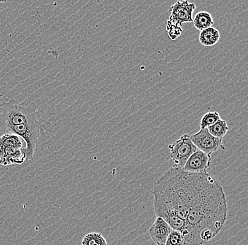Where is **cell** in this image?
I'll use <instances>...</instances> for the list:
<instances>
[{
    "instance_id": "cell-10",
    "label": "cell",
    "mask_w": 248,
    "mask_h": 245,
    "mask_svg": "<svg viewBox=\"0 0 248 245\" xmlns=\"http://www.w3.org/2000/svg\"><path fill=\"white\" fill-rule=\"evenodd\" d=\"M219 39L220 33L215 28H209L201 32L200 34V43L206 47L215 46Z\"/></svg>"
},
{
    "instance_id": "cell-13",
    "label": "cell",
    "mask_w": 248,
    "mask_h": 245,
    "mask_svg": "<svg viewBox=\"0 0 248 245\" xmlns=\"http://www.w3.org/2000/svg\"><path fill=\"white\" fill-rule=\"evenodd\" d=\"M81 245H108L105 237L100 233L97 232H91L87 234L83 240Z\"/></svg>"
},
{
    "instance_id": "cell-1",
    "label": "cell",
    "mask_w": 248,
    "mask_h": 245,
    "mask_svg": "<svg viewBox=\"0 0 248 245\" xmlns=\"http://www.w3.org/2000/svg\"><path fill=\"white\" fill-rule=\"evenodd\" d=\"M228 215V203L220 183L201 173L190 201L182 235L186 245H202L221 232Z\"/></svg>"
},
{
    "instance_id": "cell-5",
    "label": "cell",
    "mask_w": 248,
    "mask_h": 245,
    "mask_svg": "<svg viewBox=\"0 0 248 245\" xmlns=\"http://www.w3.org/2000/svg\"><path fill=\"white\" fill-rule=\"evenodd\" d=\"M168 148L170 150V158L174 163L173 167L182 169L188 158L198 150L192 142L190 135L187 134L181 136L179 139L169 145Z\"/></svg>"
},
{
    "instance_id": "cell-4",
    "label": "cell",
    "mask_w": 248,
    "mask_h": 245,
    "mask_svg": "<svg viewBox=\"0 0 248 245\" xmlns=\"http://www.w3.org/2000/svg\"><path fill=\"white\" fill-rule=\"evenodd\" d=\"M24 141L15 134L0 136V165L9 166L26 163V154L23 147Z\"/></svg>"
},
{
    "instance_id": "cell-3",
    "label": "cell",
    "mask_w": 248,
    "mask_h": 245,
    "mask_svg": "<svg viewBox=\"0 0 248 245\" xmlns=\"http://www.w3.org/2000/svg\"><path fill=\"white\" fill-rule=\"evenodd\" d=\"M43 119L38 107L32 102L18 103L10 100L0 103V136L9 127L35 123Z\"/></svg>"
},
{
    "instance_id": "cell-8",
    "label": "cell",
    "mask_w": 248,
    "mask_h": 245,
    "mask_svg": "<svg viewBox=\"0 0 248 245\" xmlns=\"http://www.w3.org/2000/svg\"><path fill=\"white\" fill-rule=\"evenodd\" d=\"M211 165V155L197 150L191 155L183 170L191 173H207Z\"/></svg>"
},
{
    "instance_id": "cell-11",
    "label": "cell",
    "mask_w": 248,
    "mask_h": 245,
    "mask_svg": "<svg viewBox=\"0 0 248 245\" xmlns=\"http://www.w3.org/2000/svg\"><path fill=\"white\" fill-rule=\"evenodd\" d=\"M193 23L195 29L202 32L205 29L212 27V25L214 24V20L212 15L209 12L202 11L195 15Z\"/></svg>"
},
{
    "instance_id": "cell-14",
    "label": "cell",
    "mask_w": 248,
    "mask_h": 245,
    "mask_svg": "<svg viewBox=\"0 0 248 245\" xmlns=\"http://www.w3.org/2000/svg\"><path fill=\"white\" fill-rule=\"evenodd\" d=\"M220 119L221 117L217 112H209L202 117L200 122V127L201 129H207L215 125Z\"/></svg>"
},
{
    "instance_id": "cell-2",
    "label": "cell",
    "mask_w": 248,
    "mask_h": 245,
    "mask_svg": "<svg viewBox=\"0 0 248 245\" xmlns=\"http://www.w3.org/2000/svg\"><path fill=\"white\" fill-rule=\"evenodd\" d=\"M200 174L176 167L169 169L155 184V213L172 212L186 221Z\"/></svg>"
},
{
    "instance_id": "cell-6",
    "label": "cell",
    "mask_w": 248,
    "mask_h": 245,
    "mask_svg": "<svg viewBox=\"0 0 248 245\" xmlns=\"http://www.w3.org/2000/svg\"><path fill=\"white\" fill-rule=\"evenodd\" d=\"M190 139L198 150L211 155L220 150H225L223 139L215 137L207 129H201L198 132L190 135Z\"/></svg>"
},
{
    "instance_id": "cell-7",
    "label": "cell",
    "mask_w": 248,
    "mask_h": 245,
    "mask_svg": "<svg viewBox=\"0 0 248 245\" xmlns=\"http://www.w3.org/2000/svg\"><path fill=\"white\" fill-rule=\"evenodd\" d=\"M195 9V4L190 3L187 0L176 1L170 6L169 21L181 26L185 23L193 22V14Z\"/></svg>"
},
{
    "instance_id": "cell-9",
    "label": "cell",
    "mask_w": 248,
    "mask_h": 245,
    "mask_svg": "<svg viewBox=\"0 0 248 245\" xmlns=\"http://www.w3.org/2000/svg\"><path fill=\"white\" fill-rule=\"evenodd\" d=\"M173 230L170 225L160 217H156L150 229L149 234L153 243L156 245H165L167 238Z\"/></svg>"
},
{
    "instance_id": "cell-15",
    "label": "cell",
    "mask_w": 248,
    "mask_h": 245,
    "mask_svg": "<svg viewBox=\"0 0 248 245\" xmlns=\"http://www.w3.org/2000/svg\"><path fill=\"white\" fill-rule=\"evenodd\" d=\"M165 245H186V243L182 233L173 229L169 235Z\"/></svg>"
},
{
    "instance_id": "cell-12",
    "label": "cell",
    "mask_w": 248,
    "mask_h": 245,
    "mask_svg": "<svg viewBox=\"0 0 248 245\" xmlns=\"http://www.w3.org/2000/svg\"><path fill=\"white\" fill-rule=\"evenodd\" d=\"M209 132L215 137L219 138V139H224V136L227 134L229 128L228 127L227 123L224 119H220L217 121L215 125L207 128Z\"/></svg>"
},
{
    "instance_id": "cell-16",
    "label": "cell",
    "mask_w": 248,
    "mask_h": 245,
    "mask_svg": "<svg viewBox=\"0 0 248 245\" xmlns=\"http://www.w3.org/2000/svg\"><path fill=\"white\" fill-rule=\"evenodd\" d=\"M166 28H167V32H168L169 37L172 40L177 39L178 37L181 36L183 32V29L181 26L173 24L170 21H167Z\"/></svg>"
},
{
    "instance_id": "cell-17",
    "label": "cell",
    "mask_w": 248,
    "mask_h": 245,
    "mask_svg": "<svg viewBox=\"0 0 248 245\" xmlns=\"http://www.w3.org/2000/svg\"><path fill=\"white\" fill-rule=\"evenodd\" d=\"M0 22H1V21H0Z\"/></svg>"
}]
</instances>
